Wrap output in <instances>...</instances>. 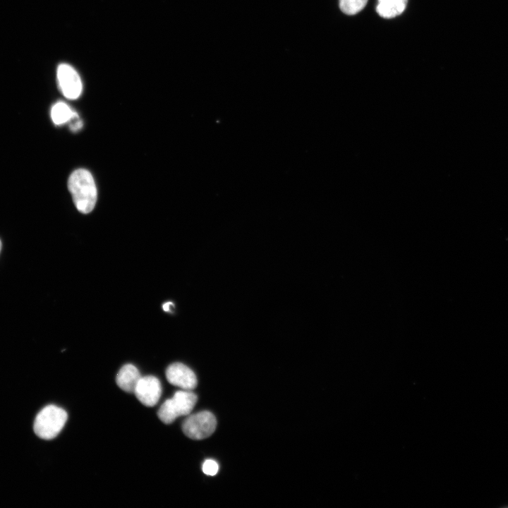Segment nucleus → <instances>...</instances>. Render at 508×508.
<instances>
[{
    "instance_id": "ddd939ff",
    "label": "nucleus",
    "mask_w": 508,
    "mask_h": 508,
    "mask_svg": "<svg viewBox=\"0 0 508 508\" xmlns=\"http://www.w3.org/2000/svg\"><path fill=\"white\" fill-rule=\"evenodd\" d=\"M173 303L171 302H167L164 304H163V309L164 311H169L171 306H173Z\"/></svg>"
},
{
    "instance_id": "423d86ee",
    "label": "nucleus",
    "mask_w": 508,
    "mask_h": 508,
    "mask_svg": "<svg viewBox=\"0 0 508 508\" xmlns=\"http://www.w3.org/2000/svg\"><path fill=\"white\" fill-rule=\"evenodd\" d=\"M140 403L146 406H153L162 394L159 380L155 376L141 377L133 392Z\"/></svg>"
},
{
    "instance_id": "4468645a",
    "label": "nucleus",
    "mask_w": 508,
    "mask_h": 508,
    "mask_svg": "<svg viewBox=\"0 0 508 508\" xmlns=\"http://www.w3.org/2000/svg\"><path fill=\"white\" fill-rule=\"evenodd\" d=\"M1 240H0V252H1Z\"/></svg>"
},
{
    "instance_id": "0eeeda50",
    "label": "nucleus",
    "mask_w": 508,
    "mask_h": 508,
    "mask_svg": "<svg viewBox=\"0 0 508 508\" xmlns=\"http://www.w3.org/2000/svg\"><path fill=\"white\" fill-rule=\"evenodd\" d=\"M167 381L184 390H191L197 385V377L193 371L181 363L171 364L166 370Z\"/></svg>"
},
{
    "instance_id": "20e7f679",
    "label": "nucleus",
    "mask_w": 508,
    "mask_h": 508,
    "mask_svg": "<svg viewBox=\"0 0 508 508\" xmlns=\"http://www.w3.org/2000/svg\"><path fill=\"white\" fill-rule=\"evenodd\" d=\"M217 420L210 411H203L191 414L182 425L183 433L189 438L202 440L210 436L215 430Z\"/></svg>"
},
{
    "instance_id": "f257e3e1",
    "label": "nucleus",
    "mask_w": 508,
    "mask_h": 508,
    "mask_svg": "<svg viewBox=\"0 0 508 508\" xmlns=\"http://www.w3.org/2000/svg\"><path fill=\"white\" fill-rule=\"evenodd\" d=\"M68 187L78 211L90 212L97 201V188L91 174L83 169L74 171L68 179Z\"/></svg>"
},
{
    "instance_id": "9d476101",
    "label": "nucleus",
    "mask_w": 508,
    "mask_h": 508,
    "mask_svg": "<svg viewBox=\"0 0 508 508\" xmlns=\"http://www.w3.org/2000/svg\"><path fill=\"white\" fill-rule=\"evenodd\" d=\"M76 114L66 103L62 102L56 103L51 110L52 119L56 125L70 121Z\"/></svg>"
},
{
    "instance_id": "f03ea898",
    "label": "nucleus",
    "mask_w": 508,
    "mask_h": 508,
    "mask_svg": "<svg viewBox=\"0 0 508 508\" xmlns=\"http://www.w3.org/2000/svg\"><path fill=\"white\" fill-rule=\"evenodd\" d=\"M67 418V413L63 409L54 405L47 406L37 413L34 431L42 439H53L61 432Z\"/></svg>"
},
{
    "instance_id": "1a4fd4ad",
    "label": "nucleus",
    "mask_w": 508,
    "mask_h": 508,
    "mask_svg": "<svg viewBox=\"0 0 508 508\" xmlns=\"http://www.w3.org/2000/svg\"><path fill=\"white\" fill-rule=\"evenodd\" d=\"M377 13L384 18H394L404 12L408 0H377Z\"/></svg>"
},
{
    "instance_id": "f8f14e48",
    "label": "nucleus",
    "mask_w": 508,
    "mask_h": 508,
    "mask_svg": "<svg viewBox=\"0 0 508 508\" xmlns=\"http://www.w3.org/2000/svg\"><path fill=\"white\" fill-rule=\"evenodd\" d=\"M202 471L208 476H214L219 470L217 463L212 459H207L204 461L202 466Z\"/></svg>"
},
{
    "instance_id": "7ed1b4c3",
    "label": "nucleus",
    "mask_w": 508,
    "mask_h": 508,
    "mask_svg": "<svg viewBox=\"0 0 508 508\" xmlns=\"http://www.w3.org/2000/svg\"><path fill=\"white\" fill-rule=\"evenodd\" d=\"M196 402L197 396L190 390L177 391L161 405L157 416L163 423L170 424L179 416H188Z\"/></svg>"
},
{
    "instance_id": "39448f33",
    "label": "nucleus",
    "mask_w": 508,
    "mask_h": 508,
    "mask_svg": "<svg viewBox=\"0 0 508 508\" xmlns=\"http://www.w3.org/2000/svg\"><path fill=\"white\" fill-rule=\"evenodd\" d=\"M57 80L63 95L71 99L78 98L82 92V82L77 71L70 65L61 64L57 68Z\"/></svg>"
},
{
    "instance_id": "9b49d317",
    "label": "nucleus",
    "mask_w": 508,
    "mask_h": 508,
    "mask_svg": "<svg viewBox=\"0 0 508 508\" xmlns=\"http://www.w3.org/2000/svg\"><path fill=\"white\" fill-rule=\"evenodd\" d=\"M368 0H339L341 11L346 15H355L365 6Z\"/></svg>"
},
{
    "instance_id": "6e6552de",
    "label": "nucleus",
    "mask_w": 508,
    "mask_h": 508,
    "mask_svg": "<svg viewBox=\"0 0 508 508\" xmlns=\"http://www.w3.org/2000/svg\"><path fill=\"white\" fill-rule=\"evenodd\" d=\"M142 376L138 368L132 364L124 365L116 375L117 385L124 392L133 393Z\"/></svg>"
}]
</instances>
